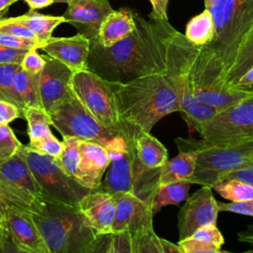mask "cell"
Here are the masks:
<instances>
[{
	"label": "cell",
	"instance_id": "6da1fadb",
	"mask_svg": "<svg viewBox=\"0 0 253 253\" xmlns=\"http://www.w3.org/2000/svg\"><path fill=\"white\" fill-rule=\"evenodd\" d=\"M135 28L110 46L90 41L87 69L105 80L125 83L138 76L166 72L171 37L176 30L168 20L150 13L146 20L133 12Z\"/></svg>",
	"mask_w": 253,
	"mask_h": 253
},
{
	"label": "cell",
	"instance_id": "7a4b0ae2",
	"mask_svg": "<svg viewBox=\"0 0 253 253\" xmlns=\"http://www.w3.org/2000/svg\"><path fill=\"white\" fill-rule=\"evenodd\" d=\"M114 93L122 123L146 132L165 116L180 111L175 86L167 71L145 74L125 83L114 82Z\"/></svg>",
	"mask_w": 253,
	"mask_h": 253
},
{
	"label": "cell",
	"instance_id": "3957f363",
	"mask_svg": "<svg viewBox=\"0 0 253 253\" xmlns=\"http://www.w3.org/2000/svg\"><path fill=\"white\" fill-rule=\"evenodd\" d=\"M141 129L123 123L121 135L114 136L105 146L110 163L105 178L95 190L114 195L131 193L152 204L157 189L159 168H148L137 158L135 139Z\"/></svg>",
	"mask_w": 253,
	"mask_h": 253
},
{
	"label": "cell",
	"instance_id": "277c9868",
	"mask_svg": "<svg viewBox=\"0 0 253 253\" xmlns=\"http://www.w3.org/2000/svg\"><path fill=\"white\" fill-rule=\"evenodd\" d=\"M31 214L49 253L97 252L101 234L78 207L42 199Z\"/></svg>",
	"mask_w": 253,
	"mask_h": 253
},
{
	"label": "cell",
	"instance_id": "5b68a950",
	"mask_svg": "<svg viewBox=\"0 0 253 253\" xmlns=\"http://www.w3.org/2000/svg\"><path fill=\"white\" fill-rule=\"evenodd\" d=\"M179 151L198 152L196 169L187 180L191 184L212 187L228 173L253 163V138L223 145H209L202 140L175 139Z\"/></svg>",
	"mask_w": 253,
	"mask_h": 253
},
{
	"label": "cell",
	"instance_id": "8992f818",
	"mask_svg": "<svg viewBox=\"0 0 253 253\" xmlns=\"http://www.w3.org/2000/svg\"><path fill=\"white\" fill-rule=\"evenodd\" d=\"M189 41L184 34L174 31L168 52L167 72L171 75L178 96L180 111L190 130L198 131L201 125L219 110L198 101L194 95L187 69V50Z\"/></svg>",
	"mask_w": 253,
	"mask_h": 253
},
{
	"label": "cell",
	"instance_id": "52a82bcc",
	"mask_svg": "<svg viewBox=\"0 0 253 253\" xmlns=\"http://www.w3.org/2000/svg\"><path fill=\"white\" fill-rule=\"evenodd\" d=\"M17 153L26 160L43 199L78 207L80 200L91 191L68 176L54 157L39 153L29 145H21Z\"/></svg>",
	"mask_w": 253,
	"mask_h": 253
},
{
	"label": "cell",
	"instance_id": "ba28073f",
	"mask_svg": "<svg viewBox=\"0 0 253 253\" xmlns=\"http://www.w3.org/2000/svg\"><path fill=\"white\" fill-rule=\"evenodd\" d=\"M72 89L78 100L102 126L120 135L122 121L116 104L114 82L85 69L73 72Z\"/></svg>",
	"mask_w": 253,
	"mask_h": 253
},
{
	"label": "cell",
	"instance_id": "9c48e42d",
	"mask_svg": "<svg viewBox=\"0 0 253 253\" xmlns=\"http://www.w3.org/2000/svg\"><path fill=\"white\" fill-rule=\"evenodd\" d=\"M198 132L209 145H223L253 138V94L218 111L204 122Z\"/></svg>",
	"mask_w": 253,
	"mask_h": 253
},
{
	"label": "cell",
	"instance_id": "30bf717a",
	"mask_svg": "<svg viewBox=\"0 0 253 253\" xmlns=\"http://www.w3.org/2000/svg\"><path fill=\"white\" fill-rule=\"evenodd\" d=\"M51 126L62 136L95 141L103 146L117 134L102 126L83 106L75 94L60 104L50 114Z\"/></svg>",
	"mask_w": 253,
	"mask_h": 253
},
{
	"label": "cell",
	"instance_id": "8fae6325",
	"mask_svg": "<svg viewBox=\"0 0 253 253\" xmlns=\"http://www.w3.org/2000/svg\"><path fill=\"white\" fill-rule=\"evenodd\" d=\"M0 190L12 207L31 212L43 199L26 160L18 153L0 162Z\"/></svg>",
	"mask_w": 253,
	"mask_h": 253
},
{
	"label": "cell",
	"instance_id": "7c38bea8",
	"mask_svg": "<svg viewBox=\"0 0 253 253\" xmlns=\"http://www.w3.org/2000/svg\"><path fill=\"white\" fill-rule=\"evenodd\" d=\"M211 190L210 186H202L185 200L178 212L179 240L190 237L203 225L216 223L219 211Z\"/></svg>",
	"mask_w": 253,
	"mask_h": 253
},
{
	"label": "cell",
	"instance_id": "4fadbf2b",
	"mask_svg": "<svg viewBox=\"0 0 253 253\" xmlns=\"http://www.w3.org/2000/svg\"><path fill=\"white\" fill-rule=\"evenodd\" d=\"M45 64L40 73V98L42 109L50 114L74 95L71 71L55 58L44 55Z\"/></svg>",
	"mask_w": 253,
	"mask_h": 253
},
{
	"label": "cell",
	"instance_id": "5bb4252c",
	"mask_svg": "<svg viewBox=\"0 0 253 253\" xmlns=\"http://www.w3.org/2000/svg\"><path fill=\"white\" fill-rule=\"evenodd\" d=\"M16 251L29 253H49L36 225L31 211L10 207L6 218L0 225Z\"/></svg>",
	"mask_w": 253,
	"mask_h": 253
},
{
	"label": "cell",
	"instance_id": "9a60e30c",
	"mask_svg": "<svg viewBox=\"0 0 253 253\" xmlns=\"http://www.w3.org/2000/svg\"><path fill=\"white\" fill-rule=\"evenodd\" d=\"M117 210L112 232L129 231L134 233L153 227L152 204L143 201L131 193H116L113 195Z\"/></svg>",
	"mask_w": 253,
	"mask_h": 253
},
{
	"label": "cell",
	"instance_id": "2e32d148",
	"mask_svg": "<svg viewBox=\"0 0 253 253\" xmlns=\"http://www.w3.org/2000/svg\"><path fill=\"white\" fill-rule=\"evenodd\" d=\"M66 4L65 23L90 41L98 39L103 21L114 10L108 0H69Z\"/></svg>",
	"mask_w": 253,
	"mask_h": 253
},
{
	"label": "cell",
	"instance_id": "e0dca14e",
	"mask_svg": "<svg viewBox=\"0 0 253 253\" xmlns=\"http://www.w3.org/2000/svg\"><path fill=\"white\" fill-rule=\"evenodd\" d=\"M78 148L79 162L76 181L90 190H95L101 184L110 163L108 150L98 142L82 139L78 141Z\"/></svg>",
	"mask_w": 253,
	"mask_h": 253
},
{
	"label": "cell",
	"instance_id": "ac0fdd59",
	"mask_svg": "<svg viewBox=\"0 0 253 253\" xmlns=\"http://www.w3.org/2000/svg\"><path fill=\"white\" fill-rule=\"evenodd\" d=\"M41 48L48 56L62 62L73 72L87 69L90 40L79 33L72 37H51L42 44Z\"/></svg>",
	"mask_w": 253,
	"mask_h": 253
},
{
	"label": "cell",
	"instance_id": "d6986e66",
	"mask_svg": "<svg viewBox=\"0 0 253 253\" xmlns=\"http://www.w3.org/2000/svg\"><path fill=\"white\" fill-rule=\"evenodd\" d=\"M78 209L97 234L112 232L117 203L113 195L91 190L79 202Z\"/></svg>",
	"mask_w": 253,
	"mask_h": 253
},
{
	"label": "cell",
	"instance_id": "ffe728a7",
	"mask_svg": "<svg viewBox=\"0 0 253 253\" xmlns=\"http://www.w3.org/2000/svg\"><path fill=\"white\" fill-rule=\"evenodd\" d=\"M135 28L133 11L127 7L113 10L103 21L98 41L104 46H110L129 35Z\"/></svg>",
	"mask_w": 253,
	"mask_h": 253
},
{
	"label": "cell",
	"instance_id": "44dd1931",
	"mask_svg": "<svg viewBox=\"0 0 253 253\" xmlns=\"http://www.w3.org/2000/svg\"><path fill=\"white\" fill-rule=\"evenodd\" d=\"M198 152L180 151L172 159H167L159 167L157 187L177 181H187L195 172Z\"/></svg>",
	"mask_w": 253,
	"mask_h": 253
},
{
	"label": "cell",
	"instance_id": "7402d4cb",
	"mask_svg": "<svg viewBox=\"0 0 253 253\" xmlns=\"http://www.w3.org/2000/svg\"><path fill=\"white\" fill-rule=\"evenodd\" d=\"M138 160L148 168H159L167 159L166 147L150 132L140 130L135 139Z\"/></svg>",
	"mask_w": 253,
	"mask_h": 253
},
{
	"label": "cell",
	"instance_id": "603a6c76",
	"mask_svg": "<svg viewBox=\"0 0 253 253\" xmlns=\"http://www.w3.org/2000/svg\"><path fill=\"white\" fill-rule=\"evenodd\" d=\"M13 20L29 28L35 34L41 44H42L51 38L53 30L57 26L65 23V19L63 18V16L43 15L32 9H30L26 14L14 17Z\"/></svg>",
	"mask_w": 253,
	"mask_h": 253
},
{
	"label": "cell",
	"instance_id": "cb8c5ba5",
	"mask_svg": "<svg viewBox=\"0 0 253 253\" xmlns=\"http://www.w3.org/2000/svg\"><path fill=\"white\" fill-rule=\"evenodd\" d=\"M40 74L32 75L22 69L21 65L13 79V88L26 107H42L40 98Z\"/></svg>",
	"mask_w": 253,
	"mask_h": 253
},
{
	"label": "cell",
	"instance_id": "d4e9b609",
	"mask_svg": "<svg viewBox=\"0 0 253 253\" xmlns=\"http://www.w3.org/2000/svg\"><path fill=\"white\" fill-rule=\"evenodd\" d=\"M186 39L195 45L203 46L208 44L213 38L214 25L211 14L208 8L193 17L186 26Z\"/></svg>",
	"mask_w": 253,
	"mask_h": 253
},
{
	"label": "cell",
	"instance_id": "484cf974",
	"mask_svg": "<svg viewBox=\"0 0 253 253\" xmlns=\"http://www.w3.org/2000/svg\"><path fill=\"white\" fill-rule=\"evenodd\" d=\"M191 183L187 181H177L157 187L153 201L152 211L157 213L163 207L169 205H179L189 197Z\"/></svg>",
	"mask_w": 253,
	"mask_h": 253
},
{
	"label": "cell",
	"instance_id": "4316f807",
	"mask_svg": "<svg viewBox=\"0 0 253 253\" xmlns=\"http://www.w3.org/2000/svg\"><path fill=\"white\" fill-rule=\"evenodd\" d=\"M24 117L28 123V135L30 140L47 137L52 134L50 131V116L42 107H26Z\"/></svg>",
	"mask_w": 253,
	"mask_h": 253
},
{
	"label": "cell",
	"instance_id": "83f0119b",
	"mask_svg": "<svg viewBox=\"0 0 253 253\" xmlns=\"http://www.w3.org/2000/svg\"><path fill=\"white\" fill-rule=\"evenodd\" d=\"M253 66V31L250 33L245 42L241 46L232 66L225 76L228 85H235L236 81L248 69Z\"/></svg>",
	"mask_w": 253,
	"mask_h": 253
},
{
	"label": "cell",
	"instance_id": "f1b7e54d",
	"mask_svg": "<svg viewBox=\"0 0 253 253\" xmlns=\"http://www.w3.org/2000/svg\"><path fill=\"white\" fill-rule=\"evenodd\" d=\"M222 198L230 202H242L253 199V186L238 179H227L211 187Z\"/></svg>",
	"mask_w": 253,
	"mask_h": 253
},
{
	"label": "cell",
	"instance_id": "f546056e",
	"mask_svg": "<svg viewBox=\"0 0 253 253\" xmlns=\"http://www.w3.org/2000/svg\"><path fill=\"white\" fill-rule=\"evenodd\" d=\"M19 67L18 63L0 64V99L17 106L24 117L25 105L13 88L14 75Z\"/></svg>",
	"mask_w": 253,
	"mask_h": 253
},
{
	"label": "cell",
	"instance_id": "4dcf8cb0",
	"mask_svg": "<svg viewBox=\"0 0 253 253\" xmlns=\"http://www.w3.org/2000/svg\"><path fill=\"white\" fill-rule=\"evenodd\" d=\"M64 148L59 157L55 158L62 170L71 178L76 180L79 162V138L72 136H62Z\"/></svg>",
	"mask_w": 253,
	"mask_h": 253
},
{
	"label": "cell",
	"instance_id": "1f68e13d",
	"mask_svg": "<svg viewBox=\"0 0 253 253\" xmlns=\"http://www.w3.org/2000/svg\"><path fill=\"white\" fill-rule=\"evenodd\" d=\"M132 253H163L161 237H159L153 227L145 228L131 233Z\"/></svg>",
	"mask_w": 253,
	"mask_h": 253
},
{
	"label": "cell",
	"instance_id": "d6a6232c",
	"mask_svg": "<svg viewBox=\"0 0 253 253\" xmlns=\"http://www.w3.org/2000/svg\"><path fill=\"white\" fill-rule=\"evenodd\" d=\"M22 143L8 125H0V162L17 153Z\"/></svg>",
	"mask_w": 253,
	"mask_h": 253
},
{
	"label": "cell",
	"instance_id": "836d02e7",
	"mask_svg": "<svg viewBox=\"0 0 253 253\" xmlns=\"http://www.w3.org/2000/svg\"><path fill=\"white\" fill-rule=\"evenodd\" d=\"M28 145L33 150H35L39 153L49 155L54 158L59 157L64 148L63 141L57 139L53 134H51L47 137L30 140V143Z\"/></svg>",
	"mask_w": 253,
	"mask_h": 253
},
{
	"label": "cell",
	"instance_id": "e575fe53",
	"mask_svg": "<svg viewBox=\"0 0 253 253\" xmlns=\"http://www.w3.org/2000/svg\"><path fill=\"white\" fill-rule=\"evenodd\" d=\"M178 245L181 249V253H220L223 252L220 247L207 241L188 237L183 240H179Z\"/></svg>",
	"mask_w": 253,
	"mask_h": 253
},
{
	"label": "cell",
	"instance_id": "d590c367",
	"mask_svg": "<svg viewBox=\"0 0 253 253\" xmlns=\"http://www.w3.org/2000/svg\"><path fill=\"white\" fill-rule=\"evenodd\" d=\"M0 33H5V34L20 37V38H24V39L38 41L35 34L29 28L13 20V18L0 19Z\"/></svg>",
	"mask_w": 253,
	"mask_h": 253
},
{
	"label": "cell",
	"instance_id": "8d00e7d4",
	"mask_svg": "<svg viewBox=\"0 0 253 253\" xmlns=\"http://www.w3.org/2000/svg\"><path fill=\"white\" fill-rule=\"evenodd\" d=\"M191 237L211 242L218 247H221L224 243V238L217 228L216 223H209L201 226L191 235Z\"/></svg>",
	"mask_w": 253,
	"mask_h": 253
},
{
	"label": "cell",
	"instance_id": "74e56055",
	"mask_svg": "<svg viewBox=\"0 0 253 253\" xmlns=\"http://www.w3.org/2000/svg\"><path fill=\"white\" fill-rule=\"evenodd\" d=\"M37 50L38 49H30L25 54L20 64L23 70L32 75L40 74L45 64L44 56L41 55Z\"/></svg>",
	"mask_w": 253,
	"mask_h": 253
},
{
	"label": "cell",
	"instance_id": "f35d334b",
	"mask_svg": "<svg viewBox=\"0 0 253 253\" xmlns=\"http://www.w3.org/2000/svg\"><path fill=\"white\" fill-rule=\"evenodd\" d=\"M0 44H3L8 47L17 48V49H39L41 48V42L34 40L24 39L17 36L0 33Z\"/></svg>",
	"mask_w": 253,
	"mask_h": 253
},
{
	"label": "cell",
	"instance_id": "ab89813d",
	"mask_svg": "<svg viewBox=\"0 0 253 253\" xmlns=\"http://www.w3.org/2000/svg\"><path fill=\"white\" fill-rule=\"evenodd\" d=\"M217 207L219 211H231L234 213L253 216V199L242 202H217Z\"/></svg>",
	"mask_w": 253,
	"mask_h": 253
},
{
	"label": "cell",
	"instance_id": "60d3db41",
	"mask_svg": "<svg viewBox=\"0 0 253 253\" xmlns=\"http://www.w3.org/2000/svg\"><path fill=\"white\" fill-rule=\"evenodd\" d=\"M28 49H17L0 44V64L18 63L21 64Z\"/></svg>",
	"mask_w": 253,
	"mask_h": 253
},
{
	"label": "cell",
	"instance_id": "b9f144b4",
	"mask_svg": "<svg viewBox=\"0 0 253 253\" xmlns=\"http://www.w3.org/2000/svg\"><path fill=\"white\" fill-rule=\"evenodd\" d=\"M20 117H23V114L17 106L0 99V125H8Z\"/></svg>",
	"mask_w": 253,
	"mask_h": 253
},
{
	"label": "cell",
	"instance_id": "7bdbcfd3",
	"mask_svg": "<svg viewBox=\"0 0 253 253\" xmlns=\"http://www.w3.org/2000/svg\"><path fill=\"white\" fill-rule=\"evenodd\" d=\"M227 179H238L240 181L249 183L253 186V163L228 173L227 175H225L223 177V179L221 181L227 180Z\"/></svg>",
	"mask_w": 253,
	"mask_h": 253
},
{
	"label": "cell",
	"instance_id": "ee69618b",
	"mask_svg": "<svg viewBox=\"0 0 253 253\" xmlns=\"http://www.w3.org/2000/svg\"><path fill=\"white\" fill-rule=\"evenodd\" d=\"M152 5L151 14L163 20H168L167 7L169 0H149Z\"/></svg>",
	"mask_w": 253,
	"mask_h": 253
},
{
	"label": "cell",
	"instance_id": "f6af8a7d",
	"mask_svg": "<svg viewBox=\"0 0 253 253\" xmlns=\"http://www.w3.org/2000/svg\"><path fill=\"white\" fill-rule=\"evenodd\" d=\"M253 85V66L248 69L243 75L236 81L235 86L239 87H251Z\"/></svg>",
	"mask_w": 253,
	"mask_h": 253
},
{
	"label": "cell",
	"instance_id": "bcb514c9",
	"mask_svg": "<svg viewBox=\"0 0 253 253\" xmlns=\"http://www.w3.org/2000/svg\"><path fill=\"white\" fill-rule=\"evenodd\" d=\"M10 207H12V205L10 204V202L8 201L6 196L3 194V192L0 190V225L4 223L6 214H7V211Z\"/></svg>",
	"mask_w": 253,
	"mask_h": 253
},
{
	"label": "cell",
	"instance_id": "7dc6e473",
	"mask_svg": "<svg viewBox=\"0 0 253 253\" xmlns=\"http://www.w3.org/2000/svg\"><path fill=\"white\" fill-rule=\"evenodd\" d=\"M237 238L241 242H246L253 245V224L248 225L245 230L239 231L237 233ZM250 251H253V250H250Z\"/></svg>",
	"mask_w": 253,
	"mask_h": 253
},
{
	"label": "cell",
	"instance_id": "c3c4849f",
	"mask_svg": "<svg viewBox=\"0 0 253 253\" xmlns=\"http://www.w3.org/2000/svg\"><path fill=\"white\" fill-rule=\"evenodd\" d=\"M23 1H25L28 4V6L30 7V9H32V10L45 8V7L50 6L53 3H55L54 0H23Z\"/></svg>",
	"mask_w": 253,
	"mask_h": 253
},
{
	"label": "cell",
	"instance_id": "681fc988",
	"mask_svg": "<svg viewBox=\"0 0 253 253\" xmlns=\"http://www.w3.org/2000/svg\"><path fill=\"white\" fill-rule=\"evenodd\" d=\"M161 246H162L163 253H171V252L181 253V249L178 244H174L164 238H161Z\"/></svg>",
	"mask_w": 253,
	"mask_h": 253
},
{
	"label": "cell",
	"instance_id": "f907efd6",
	"mask_svg": "<svg viewBox=\"0 0 253 253\" xmlns=\"http://www.w3.org/2000/svg\"><path fill=\"white\" fill-rule=\"evenodd\" d=\"M19 0H0V19L8 12L9 8Z\"/></svg>",
	"mask_w": 253,
	"mask_h": 253
},
{
	"label": "cell",
	"instance_id": "816d5d0a",
	"mask_svg": "<svg viewBox=\"0 0 253 253\" xmlns=\"http://www.w3.org/2000/svg\"><path fill=\"white\" fill-rule=\"evenodd\" d=\"M217 0H204L205 2V8H210L212 4H214Z\"/></svg>",
	"mask_w": 253,
	"mask_h": 253
},
{
	"label": "cell",
	"instance_id": "f5cc1de1",
	"mask_svg": "<svg viewBox=\"0 0 253 253\" xmlns=\"http://www.w3.org/2000/svg\"><path fill=\"white\" fill-rule=\"evenodd\" d=\"M56 3H58V2H62V3H67L69 0H54Z\"/></svg>",
	"mask_w": 253,
	"mask_h": 253
}]
</instances>
